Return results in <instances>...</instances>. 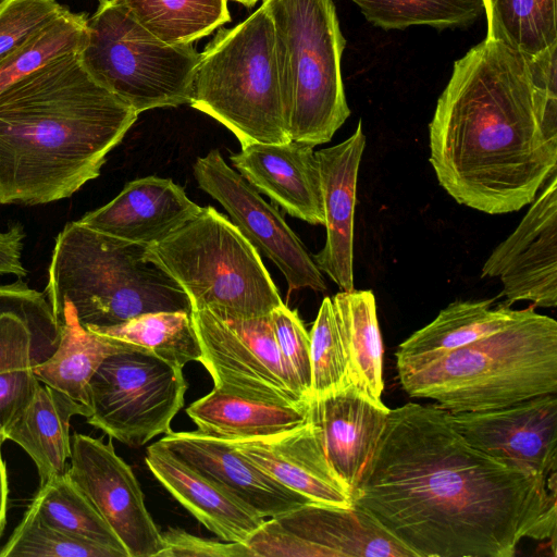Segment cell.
<instances>
[{
  "label": "cell",
  "mask_w": 557,
  "mask_h": 557,
  "mask_svg": "<svg viewBox=\"0 0 557 557\" xmlns=\"http://www.w3.org/2000/svg\"><path fill=\"white\" fill-rule=\"evenodd\" d=\"M274 28L289 138L329 143L350 115L342 79L346 40L332 0H263Z\"/></svg>",
  "instance_id": "7"
},
{
  "label": "cell",
  "mask_w": 557,
  "mask_h": 557,
  "mask_svg": "<svg viewBox=\"0 0 557 557\" xmlns=\"http://www.w3.org/2000/svg\"><path fill=\"white\" fill-rule=\"evenodd\" d=\"M55 318L61 327L59 344L45 361L33 368V373L40 383L90 408L88 385L94 373L126 342L84 327L70 304H64Z\"/></svg>",
  "instance_id": "28"
},
{
  "label": "cell",
  "mask_w": 557,
  "mask_h": 557,
  "mask_svg": "<svg viewBox=\"0 0 557 557\" xmlns=\"http://www.w3.org/2000/svg\"><path fill=\"white\" fill-rule=\"evenodd\" d=\"M88 15L67 8L0 61V94L52 60L83 50Z\"/></svg>",
  "instance_id": "34"
},
{
  "label": "cell",
  "mask_w": 557,
  "mask_h": 557,
  "mask_svg": "<svg viewBox=\"0 0 557 557\" xmlns=\"http://www.w3.org/2000/svg\"><path fill=\"white\" fill-rule=\"evenodd\" d=\"M161 539L158 557H253L246 544L202 539L177 528L161 532Z\"/></svg>",
  "instance_id": "41"
},
{
  "label": "cell",
  "mask_w": 557,
  "mask_h": 557,
  "mask_svg": "<svg viewBox=\"0 0 557 557\" xmlns=\"http://www.w3.org/2000/svg\"><path fill=\"white\" fill-rule=\"evenodd\" d=\"M389 408L356 385L311 401L310 418L321 429L327 459L355 488L385 428Z\"/></svg>",
  "instance_id": "22"
},
{
  "label": "cell",
  "mask_w": 557,
  "mask_h": 557,
  "mask_svg": "<svg viewBox=\"0 0 557 557\" xmlns=\"http://www.w3.org/2000/svg\"><path fill=\"white\" fill-rule=\"evenodd\" d=\"M186 389L182 368L126 343L94 373L88 385L91 414L86 421L111 438L139 447L171 432Z\"/></svg>",
  "instance_id": "10"
},
{
  "label": "cell",
  "mask_w": 557,
  "mask_h": 557,
  "mask_svg": "<svg viewBox=\"0 0 557 557\" xmlns=\"http://www.w3.org/2000/svg\"><path fill=\"white\" fill-rule=\"evenodd\" d=\"M194 176L200 189L215 199L249 243L283 273L288 292L310 288L325 292L326 284L313 257L288 226L276 205L260 193L218 149L196 159Z\"/></svg>",
  "instance_id": "13"
},
{
  "label": "cell",
  "mask_w": 557,
  "mask_h": 557,
  "mask_svg": "<svg viewBox=\"0 0 557 557\" xmlns=\"http://www.w3.org/2000/svg\"><path fill=\"white\" fill-rule=\"evenodd\" d=\"M228 443L268 475L309 500L351 506V491L331 466L322 431L310 416L295 430Z\"/></svg>",
  "instance_id": "17"
},
{
  "label": "cell",
  "mask_w": 557,
  "mask_h": 557,
  "mask_svg": "<svg viewBox=\"0 0 557 557\" xmlns=\"http://www.w3.org/2000/svg\"><path fill=\"white\" fill-rule=\"evenodd\" d=\"M201 209L172 180L146 176L128 182L115 198L78 221L102 234L147 247L185 225Z\"/></svg>",
  "instance_id": "20"
},
{
  "label": "cell",
  "mask_w": 557,
  "mask_h": 557,
  "mask_svg": "<svg viewBox=\"0 0 557 557\" xmlns=\"http://www.w3.org/2000/svg\"><path fill=\"white\" fill-rule=\"evenodd\" d=\"M25 236L20 222L10 224L4 232L0 231V275L12 274L18 278L27 275V270L21 261Z\"/></svg>",
  "instance_id": "43"
},
{
  "label": "cell",
  "mask_w": 557,
  "mask_h": 557,
  "mask_svg": "<svg viewBox=\"0 0 557 557\" xmlns=\"http://www.w3.org/2000/svg\"><path fill=\"white\" fill-rule=\"evenodd\" d=\"M364 147L366 136L359 121L356 131L346 140L315 151L326 239L313 260L341 290L354 289V216L358 172Z\"/></svg>",
  "instance_id": "19"
},
{
  "label": "cell",
  "mask_w": 557,
  "mask_h": 557,
  "mask_svg": "<svg viewBox=\"0 0 557 557\" xmlns=\"http://www.w3.org/2000/svg\"><path fill=\"white\" fill-rule=\"evenodd\" d=\"M238 2L247 8H252L259 0H232Z\"/></svg>",
  "instance_id": "45"
},
{
  "label": "cell",
  "mask_w": 557,
  "mask_h": 557,
  "mask_svg": "<svg viewBox=\"0 0 557 557\" xmlns=\"http://www.w3.org/2000/svg\"><path fill=\"white\" fill-rule=\"evenodd\" d=\"M87 330L144 347L180 368L200 361L202 355L190 312L186 311L150 312L119 325Z\"/></svg>",
  "instance_id": "32"
},
{
  "label": "cell",
  "mask_w": 557,
  "mask_h": 557,
  "mask_svg": "<svg viewBox=\"0 0 557 557\" xmlns=\"http://www.w3.org/2000/svg\"><path fill=\"white\" fill-rule=\"evenodd\" d=\"M486 38L535 55L557 44L556 0H483Z\"/></svg>",
  "instance_id": "33"
},
{
  "label": "cell",
  "mask_w": 557,
  "mask_h": 557,
  "mask_svg": "<svg viewBox=\"0 0 557 557\" xmlns=\"http://www.w3.org/2000/svg\"><path fill=\"white\" fill-rule=\"evenodd\" d=\"M280 352L297 376L304 394L312 401L310 336L297 310L284 302L270 314Z\"/></svg>",
  "instance_id": "39"
},
{
  "label": "cell",
  "mask_w": 557,
  "mask_h": 557,
  "mask_svg": "<svg viewBox=\"0 0 557 557\" xmlns=\"http://www.w3.org/2000/svg\"><path fill=\"white\" fill-rule=\"evenodd\" d=\"M190 317L202 352L199 362L214 388L265 401L311 403L280 352L270 314L236 318L201 309Z\"/></svg>",
  "instance_id": "11"
},
{
  "label": "cell",
  "mask_w": 557,
  "mask_h": 557,
  "mask_svg": "<svg viewBox=\"0 0 557 557\" xmlns=\"http://www.w3.org/2000/svg\"><path fill=\"white\" fill-rule=\"evenodd\" d=\"M139 24L161 41L193 45L230 22L227 0H123Z\"/></svg>",
  "instance_id": "31"
},
{
  "label": "cell",
  "mask_w": 557,
  "mask_h": 557,
  "mask_svg": "<svg viewBox=\"0 0 557 557\" xmlns=\"http://www.w3.org/2000/svg\"><path fill=\"white\" fill-rule=\"evenodd\" d=\"M246 545L253 557H416L355 503H306L265 519Z\"/></svg>",
  "instance_id": "12"
},
{
  "label": "cell",
  "mask_w": 557,
  "mask_h": 557,
  "mask_svg": "<svg viewBox=\"0 0 557 557\" xmlns=\"http://www.w3.org/2000/svg\"><path fill=\"white\" fill-rule=\"evenodd\" d=\"M145 461L172 496L222 541L247 544L265 520L182 462L159 442L148 446Z\"/></svg>",
  "instance_id": "23"
},
{
  "label": "cell",
  "mask_w": 557,
  "mask_h": 557,
  "mask_svg": "<svg viewBox=\"0 0 557 557\" xmlns=\"http://www.w3.org/2000/svg\"><path fill=\"white\" fill-rule=\"evenodd\" d=\"M309 336L311 396L315 400L350 384L347 357L331 297L322 300Z\"/></svg>",
  "instance_id": "36"
},
{
  "label": "cell",
  "mask_w": 557,
  "mask_h": 557,
  "mask_svg": "<svg viewBox=\"0 0 557 557\" xmlns=\"http://www.w3.org/2000/svg\"><path fill=\"white\" fill-rule=\"evenodd\" d=\"M29 506L45 523L64 534L128 557L119 537L67 472L40 484Z\"/></svg>",
  "instance_id": "30"
},
{
  "label": "cell",
  "mask_w": 557,
  "mask_h": 557,
  "mask_svg": "<svg viewBox=\"0 0 557 557\" xmlns=\"http://www.w3.org/2000/svg\"><path fill=\"white\" fill-rule=\"evenodd\" d=\"M158 442L182 462L264 519L311 502L268 475L226 441L198 431H171Z\"/></svg>",
  "instance_id": "18"
},
{
  "label": "cell",
  "mask_w": 557,
  "mask_h": 557,
  "mask_svg": "<svg viewBox=\"0 0 557 557\" xmlns=\"http://www.w3.org/2000/svg\"><path fill=\"white\" fill-rule=\"evenodd\" d=\"M429 141L440 185L487 214L532 203L557 173V141L540 122L527 55L488 38L454 63Z\"/></svg>",
  "instance_id": "2"
},
{
  "label": "cell",
  "mask_w": 557,
  "mask_h": 557,
  "mask_svg": "<svg viewBox=\"0 0 557 557\" xmlns=\"http://www.w3.org/2000/svg\"><path fill=\"white\" fill-rule=\"evenodd\" d=\"M310 405L246 398L213 387L208 395L190 404L186 413L199 433L231 442L295 430L308 421Z\"/></svg>",
  "instance_id": "26"
},
{
  "label": "cell",
  "mask_w": 557,
  "mask_h": 557,
  "mask_svg": "<svg viewBox=\"0 0 557 557\" xmlns=\"http://www.w3.org/2000/svg\"><path fill=\"white\" fill-rule=\"evenodd\" d=\"M535 109L545 134L557 141V44L528 57Z\"/></svg>",
  "instance_id": "40"
},
{
  "label": "cell",
  "mask_w": 557,
  "mask_h": 557,
  "mask_svg": "<svg viewBox=\"0 0 557 557\" xmlns=\"http://www.w3.org/2000/svg\"><path fill=\"white\" fill-rule=\"evenodd\" d=\"M91 409L39 383L2 434L21 446L37 467L40 484L66 472L71 456L70 423L74 416L88 418Z\"/></svg>",
  "instance_id": "24"
},
{
  "label": "cell",
  "mask_w": 557,
  "mask_h": 557,
  "mask_svg": "<svg viewBox=\"0 0 557 557\" xmlns=\"http://www.w3.org/2000/svg\"><path fill=\"white\" fill-rule=\"evenodd\" d=\"M102 1V0H99V2Z\"/></svg>",
  "instance_id": "46"
},
{
  "label": "cell",
  "mask_w": 557,
  "mask_h": 557,
  "mask_svg": "<svg viewBox=\"0 0 557 557\" xmlns=\"http://www.w3.org/2000/svg\"><path fill=\"white\" fill-rule=\"evenodd\" d=\"M5 442V438L0 432V539L3 535L5 524H7V512H8V504H9V481H8V472L7 465L2 457V445Z\"/></svg>",
  "instance_id": "44"
},
{
  "label": "cell",
  "mask_w": 557,
  "mask_h": 557,
  "mask_svg": "<svg viewBox=\"0 0 557 557\" xmlns=\"http://www.w3.org/2000/svg\"><path fill=\"white\" fill-rule=\"evenodd\" d=\"M60 335L46 294L22 278L0 284V373L38 366L54 351Z\"/></svg>",
  "instance_id": "25"
},
{
  "label": "cell",
  "mask_w": 557,
  "mask_h": 557,
  "mask_svg": "<svg viewBox=\"0 0 557 557\" xmlns=\"http://www.w3.org/2000/svg\"><path fill=\"white\" fill-rule=\"evenodd\" d=\"M45 294L54 315L70 304L86 329L119 325L150 312H191L178 284L147 259L146 246L79 221L65 224L55 237Z\"/></svg>",
  "instance_id": "5"
},
{
  "label": "cell",
  "mask_w": 557,
  "mask_h": 557,
  "mask_svg": "<svg viewBox=\"0 0 557 557\" xmlns=\"http://www.w3.org/2000/svg\"><path fill=\"white\" fill-rule=\"evenodd\" d=\"M397 372L410 397L435 400L449 412L498 409L557 393V322L528 308L491 335Z\"/></svg>",
  "instance_id": "4"
},
{
  "label": "cell",
  "mask_w": 557,
  "mask_h": 557,
  "mask_svg": "<svg viewBox=\"0 0 557 557\" xmlns=\"http://www.w3.org/2000/svg\"><path fill=\"white\" fill-rule=\"evenodd\" d=\"M146 257L178 284L191 310L256 318L271 314L283 304L259 251L211 206L147 246Z\"/></svg>",
  "instance_id": "8"
},
{
  "label": "cell",
  "mask_w": 557,
  "mask_h": 557,
  "mask_svg": "<svg viewBox=\"0 0 557 557\" xmlns=\"http://www.w3.org/2000/svg\"><path fill=\"white\" fill-rule=\"evenodd\" d=\"M364 17L383 29L413 25L435 28L465 27L484 12L483 0H351Z\"/></svg>",
  "instance_id": "35"
},
{
  "label": "cell",
  "mask_w": 557,
  "mask_h": 557,
  "mask_svg": "<svg viewBox=\"0 0 557 557\" xmlns=\"http://www.w3.org/2000/svg\"><path fill=\"white\" fill-rule=\"evenodd\" d=\"M39 383L33 369L0 373V432L29 400Z\"/></svg>",
  "instance_id": "42"
},
{
  "label": "cell",
  "mask_w": 557,
  "mask_h": 557,
  "mask_svg": "<svg viewBox=\"0 0 557 557\" xmlns=\"http://www.w3.org/2000/svg\"><path fill=\"white\" fill-rule=\"evenodd\" d=\"M64 10L55 0H1L0 61Z\"/></svg>",
  "instance_id": "38"
},
{
  "label": "cell",
  "mask_w": 557,
  "mask_h": 557,
  "mask_svg": "<svg viewBox=\"0 0 557 557\" xmlns=\"http://www.w3.org/2000/svg\"><path fill=\"white\" fill-rule=\"evenodd\" d=\"M351 496L416 557H512L525 537L556 543V475L474 448L437 405L389 409Z\"/></svg>",
  "instance_id": "1"
},
{
  "label": "cell",
  "mask_w": 557,
  "mask_h": 557,
  "mask_svg": "<svg viewBox=\"0 0 557 557\" xmlns=\"http://www.w3.org/2000/svg\"><path fill=\"white\" fill-rule=\"evenodd\" d=\"M66 472L119 537L128 557H158L161 532L146 508L132 468L117 456L111 442L74 432Z\"/></svg>",
  "instance_id": "14"
},
{
  "label": "cell",
  "mask_w": 557,
  "mask_h": 557,
  "mask_svg": "<svg viewBox=\"0 0 557 557\" xmlns=\"http://www.w3.org/2000/svg\"><path fill=\"white\" fill-rule=\"evenodd\" d=\"M189 104L240 143L290 141L277 69L274 28L261 4L232 28H220L199 53Z\"/></svg>",
  "instance_id": "6"
},
{
  "label": "cell",
  "mask_w": 557,
  "mask_h": 557,
  "mask_svg": "<svg viewBox=\"0 0 557 557\" xmlns=\"http://www.w3.org/2000/svg\"><path fill=\"white\" fill-rule=\"evenodd\" d=\"M481 277H499L508 307L521 300L557 306V173L516 230L494 248Z\"/></svg>",
  "instance_id": "15"
},
{
  "label": "cell",
  "mask_w": 557,
  "mask_h": 557,
  "mask_svg": "<svg viewBox=\"0 0 557 557\" xmlns=\"http://www.w3.org/2000/svg\"><path fill=\"white\" fill-rule=\"evenodd\" d=\"M138 113L98 83L81 51L0 94V203L69 198L100 175Z\"/></svg>",
  "instance_id": "3"
},
{
  "label": "cell",
  "mask_w": 557,
  "mask_h": 557,
  "mask_svg": "<svg viewBox=\"0 0 557 557\" xmlns=\"http://www.w3.org/2000/svg\"><path fill=\"white\" fill-rule=\"evenodd\" d=\"M119 557L111 549L71 537L45 523L32 506L0 549V557Z\"/></svg>",
  "instance_id": "37"
},
{
  "label": "cell",
  "mask_w": 557,
  "mask_h": 557,
  "mask_svg": "<svg viewBox=\"0 0 557 557\" xmlns=\"http://www.w3.org/2000/svg\"><path fill=\"white\" fill-rule=\"evenodd\" d=\"M448 420L474 448L542 476L556 475V393L498 409L448 411Z\"/></svg>",
  "instance_id": "16"
},
{
  "label": "cell",
  "mask_w": 557,
  "mask_h": 557,
  "mask_svg": "<svg viewBox=\"0 0 557 557\" xmlns=\"http://www.w3.org/2000/svg\"><path fill=\"white\" fill-rule=\"evenodd\" d=\"M230 159L238 173L286 213L312 225L324 224L321 176L312 146L294 140L256 143Z\"/></svg>",
  "instance_id": "21"
},
{
  "label": "cell",
  "mask_w": 557,
  "mask_h": 557,
  "mask_svg": "<svg viewBox=\"0 0 557 557\" xmlns=\"http://www.w3.org/2000/svg\"><path fill=\"white\" fill-rule=\"evenodd\" d=\"M493 300H458L404 341L395 354L397 371L414 369L431 359L491 335L517 320L523 310L492 308Z\"/></svg>",
  "instance_id": "27"
},
{
  "label": "cell",
  "mask_w": 557,
  "mask_h": 557,
  "mask_svg": "<svg viewBox=\"0 0 557 557\" xmlns=\"http://www.w3.org/2000/svg\"><path fill=\"white\" fill-rule=\"evenodd\" d=\"M1 1V0H0Z\"/></svg>",
  "instance_id": "47"
},
{
  "label": "cell",
  "mask_w": 557,
  "mask_h": 557,
  "mask_svg": "<svg viewBox=\"0 0 557 557\" xmlns=\"http://www.w3.org/2000/svg\"><path fill=\"white\" fill-rule=\"evenodd\" d=\"M351 384L382 400L383 344L371 290H342L332 298Z\"/></svg>",
  "instance_id": "29"
},
{
  "label": "cell",
  "mask_w": 557,
  "mask_h": 557,
  "mask_svg": "<svg viewBox=\"0 0 557 557\" xmlns=\"http://www.w3.org/2000/svg\"><path fill=\"white\" fill-rule=\"evenodd\" d=\"M87 26L85 67L135 112L189 103L199 59L193 45L161 41L123 0L100 1Z\"/></svg>",
  "instance_id": "9"
}]
</instances>
